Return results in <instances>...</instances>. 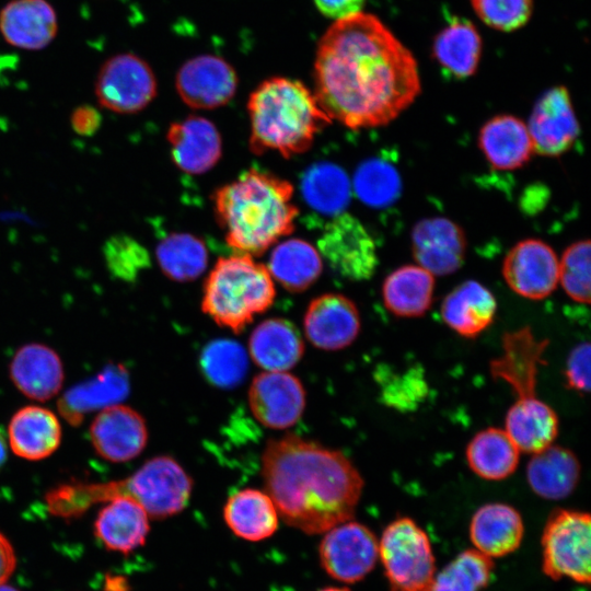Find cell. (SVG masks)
<instances>
[{"instance_id":"obj_39","label":"cell","mask_w":591,"mask_h":591,"mask_svg":"<svg viewBox=\"0 0 591 591\" xmlns=\"http://www.w3.org/2000/svg\"><path fill=\"white\" fill-rule=\"evenodd\" d=\"M401 189L397 170L382 159H368L355 172L354 190L370 207L383 208L391 205L398 198Z\"/></svg>"},{"instance_id":"obj_27","label":"cell","mask_w":591,"mask_h":591,"mask_svg":"<svg viewBox=\"0 0 591 591\" xmlns=\"http://www.w3.org/2000/svg\"><path fill=\"white\" fill-rule=\"evenodd\" d=\"M497 301L482 283L466 280L449 292L441 304L443 322L456 334L475 338L495 320Z\"/></svg>"},{"instance_id":"obj_40","label":"cell","mask_w":591,"mask_h":591,"mask_svg":"<svg viewBox=\"0 0 591 591\" xmlns=\"http://www.w3.org/2000/svg\"><path fill=\"white\" fill-rule=\"evenodd\" d=\"M493 558L477 549H466L436 572L430 591H480L491 577Z\"/></svg>"},{"instance_id":"obj_21","label":"cell","mask_w":591,"mask_h":591,"mask_svg":"<svg viewBox=\"0 0 591 591\" xmlns=\"http://www.w3.org/2000/svg\"><path fill=\"white\" fill-rule=\"evenodd\" d=\"M14 386L26 397L46 402L61 390L65 380L59 355L49 346L30 343L20 347L9 366Z\"/></svg>"},{"instance_id":"obj_32","label":"cell","mask_w":591,"mask_h":591,"mask_svg":"<svg viewBox=\"0 0 591 591\" xmlns=\"http://www.w3.org/2000/svg\"><path fill=\"white\" fill-rule=\"evenodd\" d=\"M434 276L419 265H405L391 273L382 286L385 308L398 317L422 316L431 306Z\"/></svg>"},{"instance_id":"obj_44","label":"cell","mask_w":591,"mask_h":591,"mask_svg":"<svg viewBox=\"0 0 591 591\" xmlns=\"http://www.w3.org/2000/svg\"><path fill=\"white\" fill-rule=\"evenodd\" d=\"M567 387L588 394L590 390V344L583 341L573 347L568 355L564 371Z\"/></svg>"},{"instance_id":"obj_28","label":"cell","mask_w":591,"mask_h":591,"mask_svg":"<svg viewBox=\"0 0 591 591\" xmlns=\"http://www.w3.org/2000/svg\"><path fill=\"white\" fill-rule=\"evenodd\" d=\"M304 343L297 326L281 317L260 322L248 339V352L265 371H288L303 357Z\"/></svg>"},{"instance_id":"obj_23","label":"cell","mask_w":591,"mask_h":591,"mask_svg":"<svg viewBox=\"0 0 591 591\" xmlns=\"http://www.w3.org/2000/svg\"><path fill=\"white\" fill-rule=\"evenodd\" d=\"M61 424L50 409L27 405L16 410L11 417L7 442L19 457L40 461L50 456L60 445Z\"/></svg>"},{"instance_id":"obj_5","label":"cell","mask_w":591,"mask_h":591,"mask_svg":"<svg viewBox=\"0 0 591 591\" xmlns=\"http://www.w3.org/2000/svg\"><path fill=\"white\" fill-rule=\"evenodd\" d=\"M250 149L255 154L276 151L285 158L308 151L333 120L309 88L294 79L274 77L250 95Z\"/></svg>"},{"instance_id":"obj_46","label":"cell","mask_w":591,"mask_h":591,"mask_svg":"<svg viewBox=\"0 0 591 591\" xmlns=\"http://www.w3.org/2000/svg\"><path fill=\"white\" fill-rule=\"evenodd\" d=\"M366 0H314L317 10L334 21L361 12Z\"/></svg>"},{"instance_id":"obj_4","label":"cell","mask_w":591,"mask_h":591,"mask_svg":"<svg viewBox=\"0 0 591 591\" xmlns=\"http://www.w3.org/2000/svg\"><path fill=\"white\" fill-rule=\"evenodd\" d=\"M548 344L529 326L507 332L501 355L489 366L491 376L505 381L515 394L505 418V430L521 452L531 454L553 444L559 429L556 412L536 394L538 369L545 363Z\"/></svg>"},{"instance_id":"obj_7","label":"cell","mask_w":591,"mask_h":591,"mask_svg":"<svg viewBox=\"0 0 591 591\" xmlns=\"http://www.w3.org/2000/svg\"><path fill=\"white\" fill-rule=\"evenodd\" d=\"M276 296L268 268L251 255L221 257L204 285L201 310L219 326L239 334Z\"/></svg>"},{"instance_id":"obj_31","label":"cell","mask_w":591,"mask_h":591,"mask_svg":"<svg viewBox=\"0 0 591 591\" xmlns=\"http://www.w3.org/2000/svg\"><path fill=\"white\" fill-rule=\"evenodd\" d=\"M223 518L236 536L258 542L277 531L279 514L266 491L245 488L229 497L223 508Z\"/></svg>"},{"instance_id":"obj_41","label":"cell","mask_w":591,"mask_h":591,"mask_svg":"<svg viewBox=\"0 0 591 591\" xmlns=\"http://www.w3.org/2000/svg\"><path fill=\"white\" fill-rule=\"evenodd\" d=\"M590 241H578L566 248L559 260V280L566 294L576 302H590Z\"/></svg>"},{"instance_id":"obj_12","label":"cell","mask_w":591,"mask_h":591,"mask_svg":"<svg viewBox=\"0 0 591 591\" xmlns=\"http://www.w3.org/2000/svg\"><path fill=\"white\" fill-rule=\"evenodd\" d=\"M320 559L334 579L357 582L374 568L379 559V541L369 528L348 520L325 532Z\"/></svg>"},{"instance_id":"obj_42","label":"cell","mask_w":591,"mask_h":591,"mask_svg":"<svg viewBox=\"0 0 591 591\" xmlns=\"http://www.w3.org/2000/svg\"><path fill=\"white\" fill-rule=\"evenodd\" d=\"M103 253L108 271L120 280H135L150 265L144 246L128 235L108 239Z\"/></svg>"},{"instance_id":"obj_49","label":"cell","mask_w":591,"mask_h":591,"mask_svg":"<svg viewBox=\"0 0 591 591\" xmlns=\"http://www.w3.org/2000/svg\"><path fill=\"white\" fill-rule=\"evenodd\" d=\"M0 591H19V590L11 586L2 583L0 584Z\"/></svg>"},{"instance_id":"obj_16","label":"cell","mask_w":591,"mask_h":591,"mask_svg":"<svg viewBox=\"0 0 591 591\" xmlns=\"http://www.w3.org/2000/svg\"><path fill=\"white\" fill-rule=\"evenodd\" d=\"M533 151L543 157H558L568 151L580 128L568 90L554 86L535 103L526 126Z\"/></svg>"},{"instance_id":"obj_18","label":"cell","mask_w":591,"mask_h":591,"mask_svg":"<svg viewBox=\"0 0 591 591\" xmlns=\"http://www.w3.org/2000/svg\"><path fill=\"white\" fill-rule=\"evenodd\" d=\"M304 333L316 348L336 351L350 346L360 333L357 305L340 293H325L313 299L304 314Z\"/></svg>"},{"instance_id":"obj_47","label":"cell","mask_w":591,"mask_h":591,"mask_svg":"<svg viewBox=\"0 0 591 591\" xmlns=\"http://www.w3.org/2000/svg\"><path fill=\"white\" fill-rule=\"evenodd\" d=\"M15 567V554L10 541L0 532V584L12 575Z\"/></svg>"},{"instance_id":"obj_34","label":"cell","mask_w":591,"mask_h":591,"mask_svg":"<svg viewBox=\"0 0 591 591\" xmlns=\"http://www.w3.org/2000/svg\"><path fill=\"white\" fill-rule=\"evenodd\" d=\"M520 452L505 429L489 427L471 439L465 457L474 474L485 480L496 482L515 472Z\"/></svg>"},{"instance_id":"obj_29","label":"cell","mask_w":591,"mask_h":591,"mask_svg":"<svg viewBox=\"0 0 591 591\" xmlns=\"http://www.w3.org/2000/svg\"><path fill=\"white\" fill-rule=\"evenodd\" d=\"M478 147L490 165L501 171L523 166L534 152L526 125L507 114L494 116L483 125Z\"/></svg>"},{"instance_id":"obj_14","label":"cell","mask_w":591,"mask_h":591,"mask_svg":"<svg viewBox=\"0 0 591 591\" xmlns=\"http://www.w3.org/2000/svg\"><path fill=\"white\" fill-rule=\"evenodd\" d=\"M175 88L189 107L212 109L225 105L234 96L237 76L223 58L211 54L198 55L181 66Z\"/></svg>"},{"instance_id":"obj_45","label":"cell","mask_w":591,"mask_h":591,"mask_svg":"<svg viewBox=\"0 0 591 591\" xmlns=\"http://www.w3.org/2000/svg\"><path fill=\"white\" fill-rule=\"evenodd\" d=\"M100 113L90 105L78 106L71 114L70 124L73 131L80 136H92L101 126Z\"/></svg>"},{"instance_id":"obj_20","label":"cell","mask_w":591,"mask_h":591,"mask_svg":"<svg viewBox=\"0 0 591 591\" xmlns=\"http://www.w3.org/2000/svg\"><path fill=\"white\" fill-rule=\"evenodd\" d=\"M166 139L173 162L187 174H204L221 158L222 141L219 130L205 117L192 115L172 123Z\"/></svg>"},{"instance_id":"obj_25","label":"cell","mask_w":591,"mask_h":591,"mask_svg":"<svg viewBox=\"0 0 591 591\" xmlns=\"http://www.w3.org/2000/svg\"><path fill=\"white\" fill-rule=\"evenodd\" d=\"M523 533L520 512L502 502L479 507L470 523V538L474 548L490 558L514 552L522 542Z\"/></svg>"},{"instance_id":"obj_6","label":"cell","mask_w":591,"mask_h":591,"mask_svg":"<svg viewBox=\"0 0 591 591\" xmlns=\"http://www.w3.org/2000/svg\"><path fill=\"white\" fill-rule=\"evenodd\" d=\"M193 479L171 456L146 461L129 477L105 484H65L63 499L77 515L91 505L127 496L137 501L150 518L165 519L179 513L188 503Z\"/></svg>"},{"instance_id":"obj_17","label":"cell","mask_w":591,"mask_h":591,"mask_svg":"<svg viewBox=\"0 0 591 591\" xmlns=\"http://www.w3.org/2000/svg\"><path fill=\"white\" fill-rule=\"evenodd\" d=\"M89 433L95 452L112 463H124L137 457L144 450L149 438L144 418L121 403L99 410Z\"/></svg>"},{"instance_id":"obj_26","label":"cell","mask_w":591,"mask_h":591,"mask_svg":"<svg viewBox=\"0 0 591 591\" xmlns=\"http://www.w3.org/2000/svg\"><path fill=\"white\" fill-rule=\"evenodd\" d=\"M149 530V515L137 501L127 496L108 500L94 522V533L99 541L107 549L123 554L143 545Z\"/></svg>"},{"instance_id":"obj_2","label":"cell","mask_w":591,"mask_h":591,"mask_svg":"<svg viewBox=\"0 0 591 591\" xmlns=\"http://www.w3.org/2000/svg\"><path fill=\"white\" fill-rule=\"evenodd\" d=\"M262 477L278 514L306 534L351 520L364 485L341 451L292 433L266 443Z\"/></svg>"},{"instance_id":"obj_35","label":"cell","mask_w":591,"mask_h":591,"mask_svg":"<svg viewBox=\"0 0 591 591\" xmlns=\"http://www.w3.org/2000/svg\"><path fill=\"white\" fill-rule=\"evenodd\" d=\"M268 270L285 289L302 292L311 287L323 270L320 252L301 239H289L274 247Z\"/></svg>"},{"instance_id":"obj_50","label":"cell","mask_w":591,"mask_h":591,"mask_svg":"<svg viewBox=\"0 0 591 591\" xmlns=\"http://www.w3.org/2000/svg\"><path fill=\"white\" fill-rule=\"evenodd\" d=\"M320 591H349V590L346 588H325Z\"/></svg>"},{"instance_id":"obj_13","label":"cell","mask_w":591,"mask_h":591,"mask_svg":"<svg viewBox=\"0 0 591 591\" xmlns=\"http://www.w3.org/2000/svg\"><path fill=\"white\" fill-rule=\"evenodd\" d=\"M305 403L302 382L288 371H264L253 379L248 389L253 416L269 429L294 426L303 415Z\"/></svg>"},{"instance_id":"obj_3","label":"cell","mask_w":591,"mask_h":591,"mask_svg":"<svg viewBox=\"0 0 591 591\" xmlns=\"http://www.w3.org/2000/svg\"><path fill=\"white\" fill-rule=\"evenodd\" d=\"M293 192L287 179L256 169L219 187L213 197L215 215L228 245L257 256L292 233L299 213Z\"/></svg>"},{"instance_id":"obj_33","label":"cell","mask_w":591,"mask_h":591,"mask_svg":"<svg viewBox=\"0 0 591 591\" xmlns=\"http://www.w3.org/2000/svg\"><path fill=\"white\" fill-rule=\"evenodd\" d=\"M432 53L442 70L457 79L471 77L482 55V38L475 25L453 18L434 37Z\"/></svg>"},{"instance_id":"obj_10","label":"cell","mask_w":591,"mask_h":591,"mask_svg":"<svg viewBox=\"0 0 591 591\" xmlns=\"http://www.w3.org/2000/svg\"><path fill=\"white\" fill-rule=\"evenodd\" d=\"M157 78L147 61L123 53L108 58L100 68L94 92L99 104L117 114H135L155 97Z\"/></svg>"},{"instance_id":"obj_15","label":"cell","mask_w":591,"mask_h":591,"mask_svg":"<svg viewBox=\"0 0 591 591\" xmlns=\"http://www.w3.org/2000/svg\"><path fill=\"white\" fill-rule=\"evenodd\" d=\"M502 275L512 291L530 300H543L557 287L559 260L545 242L526 239L506 255Z\"/></svg>"},{"instance_id":"obj_43","label":"cell","mask_w":591,"mask_h":591,"mask_svg":"<svg viewBox=\"0 0 591 591\" xmlns=\"http://www.w3.org/2000/svg\"><path fill=\"white\" fill-rule=\"evenodd\" d=\"M470 1L482 22L501 32H511L524 26L533 12V0Z\"/></svg>"},{"instance_id":"obj_30","label":"cell","mask_w":591,"mask_h":591,"mask_svg":"<svg viewBox=\"0 0 591 591\" xmlns=\"http://www.w3.org/2000/svg\"><path fill=\"white\" fill-rule=\"evenodd\" d=\"M580 472V462L576 454L553 443L532 454L526 465V479L538 497L560 500L576 489Z\"/></svg>"},{"instance_id":"obj_1","label":"cell","mask_w":591,"mask_h":591,"mask_svg":"<svg viewBox=\"0 0 591 591\" xmlns=\"http://www.w3.org/2000/svg\"><path fill=\"white\" fill-rule=\"evenodd\" d=\"M314 95L326 115L351 129L384 126L419 95L410 50L375 15L334 21L318 40Z\"/></svg>"},{"instance_id":"obj_48","label":"cell","mask_w":591,"mask_h":591,"mask_svg":"<svg viewBox=\"0 0 591 591\" xmlns=\"http://www.w3.org/2000/svg\"><path fill=\"white\" fill-rule=\"evenodd\" d=\"M8 457V442L4 433L0 429V470L4 465Z\"/></svg>"},{"instance_id":"obj_22","label":"cell","mask_w":591,"mask_h":591,"mask_svg":"<svg viewBox=\"0 0 591 591\" xmlns=\"http://www.w3.org/2000/svg\"><path fill=\"white\" fill-rule=\"evenodd\" d=\"M58 20L46 0H11L0 11V32L11 46L39 50L57 35Z\"/></svg>"},{"instance_id":"obj_11","label":"cell","mask_w":591,"mask_h":591,"mask_svg":"<svg viewBox=\"0 0 591 591\" xmlns=\"http://www.w3.org/2000/svg\"><path fill=\"white\" fill-rule=\"evenodd\" d=\"M317 245L331 268L349 280H367L375 271L378 257L373 239L363 224L349 213L334 217Z\"/></svg>"},{"instance_id":"obj_36","label":"cell","mask_w":591,"mask_h":591,"mask_svg":"<svg viewBox=\"0 0 591 591\" xmlns=\"http://www.w3.org/2000/svg\"><path fill=\"white\" fill-rule=\"evenodd\" d=\"M300 187L305 204L324 216L336 217L350 202V179L339 165L332 162L310 165L301 177Z\"/></svg>"},{"instance_id":"obj_8","label":"cell","mask_w":591,"mask_h":591,"mask_svg":"<svg viewBox=\"0 0 591 591\" xmlns=\"http://www.w3.org/2000/svg\"><path fill=\"white\" fill-rule=\"evenodd\" d=\"M379 558L392 591H430L434 556L427 533L410 518H397L384 529Z\"/></svg>"},{"instance_id":"obj_38","label":"cell","mask_w":591,"mask_h":591,"mask_svg":"<svg viewBox=\"0 0 591 591\" xmlns=\"http://www.w3.org/2000/svg\"><path fill=\"white\" fill-rule=\"evenodd\" d=\"M199 362L206 379L221 389L237 386L246 375L248 363L244 348L227 338L207 344Z\"/></svg>"},{"instance_id":"obj_19","label":"cell","mask_w":591,"mask_h":591,"mask_svg":"<svg viewBox=\"0 0 591 591\" xmlns=\"http://www.w3.org/2000/svg\"><path fill=\"white\" fill-rule=\"evenodd\" d=\"M412 251L418 265L433 276L450 275L464 262L465 233L448 218L422 219L412 231Z\"/></svg>"},{"instance_id":"obj_37","label":"cell","mask_w":591,"mask_h":591,"mask_svg":"<svg viewBox=\"0 0 591 591\" xmlns=\"http://www.w3.org/2000/svg\"><path fill=\"white\" fill-rule=\"evenodd\" d=\"M155 258L170 279L185 282L197 279L208 265L205 242L190 233H171L157 245Z\"/></svg>"},{"instance_id":"obj_9","label":"cell","mask_w":591,"mask_h":591,"mask_svg":"<svg viewBox=\"0 0 591 591\" xmlns=\"http://www.w3.org/2000/svg\"><path fill=\"white\" fill-rule=\"evenodd\" d=\"M542 568L554 579L588 584L591 578V518L579 510L556 509L542 534Z\"/></svg>"},{"instance_id":"obj_24","label":"cell","mask_w":591,"mask_h":591,"mask_svg":"<svg viewBox=\"0 0 591 591\" xmlns=\"http://www.w3.org/2000/svg\"><path fill=\"white\" fill-rule=\"evenodd\" d=\"M130 389L129 375L121 364H112L95 378L70 387L59 399L60 415L72 426L84 416L121 403Z\"/></svg>"}]
</instances>
